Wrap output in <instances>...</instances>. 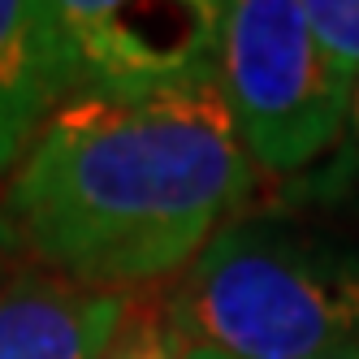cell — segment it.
<instances>
[{
    "label": "cell",
    "instance_id": "cell-1",
    "mask_svg": "<svg viewBox=\"0 0 359 359\" xmlns=\"http://www.w3.org/2000/svg\"><path fill=\"white\" fill-rule=\"evenodd\" d=\"M217 79L143 95L79 91L5 177L27 260L74 286L135 294L177 277L255 195Z\"/></svg>",
    "mask_w": 359,
    "mask_h": 359
},
{
    "label": "cell",
    "instance_id": "cell-2",
    "mask_svg": "<svg viewBox=\"0 0 359 359\" xmlns=\"http://www.w3.org/2000/svg\"><path fill=\"white\" fill-rule=\"evenodd\" d=\"M177 359H325L359 338V247L281 217H238L173 277Z\"/></svg>",
    "mask_w": 359,
    "mask_h": 359
},
{
    "label": "cell",
    "instance_id": "cell-3",
    "mask_svg": "<svg viewBox=\"0 0 359 359\" xmlns=\"http://www.w3.org/2000/svg\"><path fill=\"white\" fill-rule=\"evenodd\" d=\"M217 87L260 177H303L342 135L351 87L325 61L299 0L221 5Z\"/></svg>",
    "mask_w": 359,
    "mask_h": 359
},
{
    "label": "cell",
    "instance_id": "cell-4",
    "mask_svg": "<svg viewBox=\"0 0 359 359\" xmlns=\"http://www.w3.org/2000/svg\"><path fill=\"white\" fill-rule=\"evenodd\" d=\"M65 35L83 65V91L143 95L217 79L221 5H113L57 0Z\"/></svg>",
    "mask_w": 359,
    "mask_h": 359
},
{
    "label": "cell",
    "instance_id": "cell-5",
    "mask_svg": "<svg viewBox=\"0 0 359 359\" xmlns=\"http://www.w3.org/2000/svg\"><path fill=\"white\" fill-rule=\"evenodd\" d=\"M83 65L57 0H0V173H13L69 95Z\"/></svg>",
    "mask_w": 359,
    "mask_h": 359
},
{
    "label": "cell",
    "instance_id": "cell-6",
    "mask_svg": "<svg viewBox=\"0 0 359 359\" xmlns=\"http://www.w3.org/2000/svg\"><path fill=\"white\" fill-rule=\"evenodd\" d=\"M130 307V294L87 290L31 264L0 286V359H95Z\"/></svg>",
    "mask_w": 359,
    "mask_h": 359
},
{
    "label": "cell",
    "instance_id": "cell-7",
    "mask_svg": "<svg viewBox=\"0 0 359 359\" xmlns=\"http://www.w3.org/2000/svg\"><path fill=\"white\" fill-rule=\"evenodd\" d=\"M355 195H359V83L351 91L346 121H342V135L333 143V151L316 169H307L303 177L290 182L294 203H346Z\"/></svg>",
    "mask_w": 359,
    "mask_h": 359
},
{
    "label": "cell",
    "instance_id": "cell-8",
    "mask_svg": "<svg viewBox=\"0 0 359 359\" xmlns=\"http://www.w3.org/2000/svg\"><path fill=\"white\" fill-rule=\"evenodd\" d=\"M333 74L355 91L359 83V0H299Z\"/></svg>",
    "mask_w": 359,
    "mask_h": 359
},
{
    "label": "cell",
    "instance_id": "cell-9",
    "mask_svg": "<svg viewBox=\"0 0 359 359\" xmlns=\"http://www.w3.org/2000/svg\"><path fill=\"white\" fill-rule=\"evenodd\" d=\"M95 359H177L165 325H161V307H130V316L121 320V329L113 333V342L100 351Z\"/></svg>",
    "mask_w": 359,
    "mask_h": 359
},
{
    "label": "cell",
    "instance_id": "cell-10",
    "mask_svg": "<svg viewBox=\"0 0 359 359\" xmlns=\"http://www.w3.org/2000/svg\"><path fill=\"white\" fill-rule=\"evenodd\" d=\"M22 260H27V247H22L13 221L5 217V208H0V286H9V281L22 273Z\"/></svg>",
    "mask_w": 359,
    "mask_h": 359
},
{
    "label": "cell",
    "instance_id": "cell-11",
    "mask_svg": "<svg viewBox=\"0 0 359 359\" xmlns=\"http://www.w3.org/2000/svg\"><path fill=\"white\" fill-rule=\"evenodd\" d=\"M325 359H359V338H355V342H346V346H338V351L325 355Z\"/></svg>",
    "mask_w": 359,
    "mask_h": 359
}]
</instances>
